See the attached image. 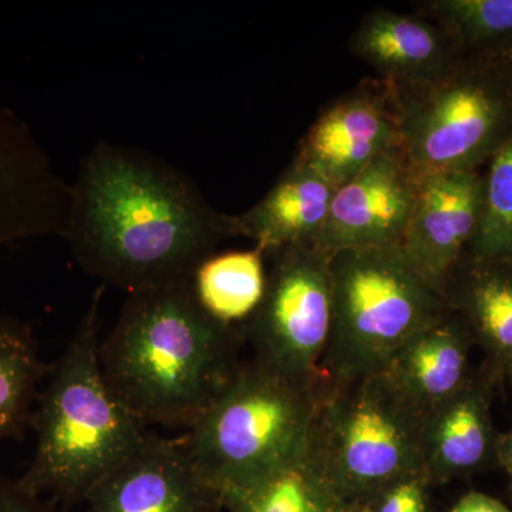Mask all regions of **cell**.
<instances>
[{"label":"cell","mask_w":512,"mask_h":512,"mask_svg":"<svg viewBox=\"0 0 512 512\" xmlns=\"http://www.w3.org/2000/svg\"><path fill=\"white\" fill-rule=\"evenodd\" d=\"M229 215L163 158L99 143L70 185L66 234L77 264L128 295L190 282L229 237Z\"/></svg>","instance_id":"1"},{"label":"cell","mask_w":512,"mask_h":512,"mask_svg":"<svg viewBox=\"0 0 512 512\" xmlns=\"http://www.w3.org/2000/svg\"><path fill=\"white\" fill-rule=\"evenodd\" d=\"M237 330L204 311L190 282L128 295L99 346L111 392L144 426L188 431L238 365Z\"/></svg>","instance_id":"2"},{"label":"cell","mask_w":512,"mask_h":512,"mask_svg":"<svg viewBox=\"0 0 512 512\" xmlns=\"http://www.w3.org/2000/svg\"><path fill=\"white\" fill-rule=\"evenodd\" d=\"M101 293H94L40 396L35 457L18 480L35 497L86 498L148 436L146 426L111 392L101 372Z\"/></svg>","instance_id":"3"},{"label":"cell","mask_w":512,"mask_h":512,"mask_svg":"<svg viewBox=\"0 0 512 512\" xmlns=\"http://www.w3.org/2000/svg\"><path fill=\"white\" fill-rule=\"evenodd\" d=\"M326 382H302L255 359L238 365L184 434L195 471L222 505L305 450Z\"/></svg>","instance_id":"4"},{"label":"cell","mask_w":512,"mask_h":512,"mask_svg":"<svg viewBox=\"0 0 512 512\" xmlns=\"http://www.w3.org/2000/svg\"><path fill=\"white\" fill-rule=\"evenodd\" d=\"M332 289L323 360L330 382L377 375L406 340L448 311L400 245L332 255Z\"/></svg>","instance_id":"5"},{"label":"cell","mask_w":512,"mask_h":512,"mask_svg":"<svg viewBox=\"0 0 512 512\" xmlns=\"http://www.w3.org/2000/svg\"><path fill=\"white\" fill-rule=\"evenodd\" d=\"M389 87L400 147L421 175L480 170L512 136V80L503 60L461 56L439 79Z\"/></svg>","instance_id":"6"},{"label":"cell","mask_w":512,"mask_h":512,"mask_svg":"<svg viewBox=\"0 0 512 512\" xmlns=\"http://www.w3.org/2000/svg\"><path fill=\"white\" fill-rule=\"evenodd\" d=\"M423 416L382 375L326 382L312 446L339 494L367 507L383 488L421 470Z\"/></svg>","instance_id":"7"},{"label":"cell","mask_w":512,"mask_h":512,"mask_svg":"<svg viewBox=\"0 0 512 512\" xmlns=\"http://www.w3.org/2000/svg\"><path fill=\"white\" fill-rule=\"evenodd\" d=\"M261 305L244 325L255 360L308 383H323L332 332V255L313 244L272 252Z\"/></svg>","instance_id":"8"},{"label":"cell","mask_w":512,"mask_h":512,"mask_svg":"<svg viewBox=\"0 0 512 512\" xmlns=\"http://www.w3.org/2000/svg\"><path fill=\"white\" fill-rule=\"evenodd\" d=\"M420 181L402 147L386 151L336 188L328 218L312 244L330 255L402 244Z\"/></svg>","instance_id":"9"},{"label":"cell","mask_w":512,"mask_h":512,"mask_svg":"<svg viewBox=\"0 0 512 512\" xmlns=\"http://www.w3.org/2000/svg\"><path fill=\"white\" fill-rule=\"evenodd\" d=\"M396 147L400 131L392 90L379 80L329 104L306 131L293 161L339 188Z\"/></svg>","instance_id":"10"},{"label":"cell","mask_w":512,"mask_h":512,"mask_svg":"<svg viewBox=\"0 0 512 512\" xmlns=\"http://www.w3.org/2000/svg\"><path fill=\"white\" fill-rule=\"evenodd\" d=\"M481 210V170L421 175L400 247L421 278L441 296L448 276L476 237Z\"/></svg>","instance_id":"11"},{"label":"cell","mask_w":512,"mask_h":512,"mask_svg":"<svg viewBox=\"0 0 512 512\" xmlns=\"http://www.w3.org/2000/svg\"><path fill=\"white\" fill-rule=\"evenodd\" d=\"M86 500L93 512H214L222 507L195 471L184 437L153 434L94 485Z\"/></svg>","instance_id":"12"},{"label":"cell","mask_w":512,"mask_h":512,"mask_svg":"<svg viewBox=\"0 0 512 512\" xmlns=\"http://www.w3.org/2000/svg\"><path fill=\"white\" fill-rule=\"evenodd\" d=\"M500 377L487 366L473 373L466 386L423 416L421 470L431 484L470 476L495 463V430L491 404Z\"/></svg>","instance_id":"13"},{"label":"cell","mask_w":512,"mask_h":512,"mask_svg":"<svg viewBox=\"0 0 512 512\" xmlns=\"http://www.w3.org/2000/svg\"><path fill=\"white\" fill-rule=\"evenodd\" d=\"M353 55L389 86H416L439 79L461 55L433 20L377 9L367 13L350 40Z\"/></svg>","instance_id":"14"},{"label":"cell","mask_w":512,"mask_h":512,"mask_svg":"<svg viewBox=\"0 0 512 512\" xmlns=\"http://www.w3.org/2000/svg\"><path fill=\"white\" fill-rule=\"evenodd\" d=\"M473 338L448 309L406 340L380 370L387 384L424 416L466 386Z\"/></svg>","instance_id":"15"},{"label":"cell","mask_w":512,"mask_h":512,"mask_svg":"<svg viewBox=\"0 0 512 512\" xmlns=\"http://www.w3.org/2000/svg\"><path fill=\"white\" fill-rule=\"evenodd\" d=\"M443 298L484 350V366L503 379L512 357V258L466 252L448 276Z\"/></svg>","instance_id":"16"},{"label":"cell","mask_w":512,"mask_h":512,"mask_svg":"<svg viewBox=\"0 0 512 512\" xmlns=\"http://www.w3.org/2000/svg\"><path fill=\"white\" fill-rule=\"evenodd\" d=\"M335 191L322 175L293 161L254 207L229 217V232L252 239L265 255L312 244L325 225Z\"/></svg>","instance_id":"17"},{"label":"cell","mask_w":512,"mask_h":512,"mask_svg":"<svg viewBox=\"0 0 512 512\" xmlns=\"http://www.w3.org/2000/svg\"><path fill=\"white\" fill-rule=\"evenodd\" d=\"M227 512H348L309 440L286 466L222 505Z\"/></svg>","instance_id":"18"},{"label":"cell","mask_w":512,"mask_h":512,"mask_svg":"<svg viewBox=\"0 0 512 512\" xmlns=\"http://www.w3.org/2000/svg\"><path fill=\"white\" fill-rule=\"evenodd\" d=\"M265 256L256 247L208 256L191 279L192 291L204 311L224 325H245L265 296Z\"/></svg>","instance_id":"19"},{"label":"cell","mask_w":512,"mask_h":512,"mask_svg":"<svg viewBox=\"0 0 512 512\" xmlns=\"http://www.w3.org/2000/svg\"><path fill=\"white\" fill-rule=\"evenodd\" d=\"M419 9L446 32L461 56L501 60L512 55V0H430Z\"/></svg>","instance_id":"20"},{"label":"cell","mask_w":512,"mask_h":512,"mask_svg":"<svg viewBox=\"0 0 512 512\" xmlns=\"http://www.w3.org/2000/svg\"><path fill=\"white\" fill-rule=\"evenodd\" d=\"M45 366L30 326L0 320V440L22 429Z\"/></svg>","instance_id":"21"},{"label":"cell","mask_w":512,"mask_h":512,"mask_svg":"<svg viewBox=\"0 0 512 512\" xmlns=\"http://www.w3.org/2000/svg\"><path fill=\"white\" fill-rule=\"evenodd\" d=\"M467 252L512 258V136L490 158L483 173L481 221Z\"/></svg>","instance_id":"22"},{"label":"cell","mask_w":512,"mask_h":512,"mask_svg":"<svg viewBox=\"0 0 512 512\" xmlns=\"http://www.w3.org/2000/svg\"><path fill=\"white\" fill-rule=\"evenodd\" d=\"M423 471L407 474L383 488L370 501V512H430L431 487Z\"/></svg>","instance_id":"23"},{"label":"cell","mask_w":512,"mask_h":512,"mask_svg":"<svg viewBox=\"0 0 512 512\" xmlns=\"http://www.w3.org/2000/svg\"><path fill=\"white\" fill-rule=\"evenodd\" d=\"M0 512H53L42 498L23 490L19 481L0 480Z\"/></svg>","instance_id":"24"},{"label":"cell","mask_w":512,"mask_h":512,"mask_svg":"<svg viewBox=\"0 0 512 512\" xmlns=\"http://www.w3.org/2000/svg\"><path fill=\"white\" fill-rule=\"evenodd\" d=\"M450 512H512L510 508L497 500L484 493L478 491H471L457 501L456 505L451 508Z\"/></svg>","instance_id":"25"},{"label":"cell","mask_w":512,"mask_h":512,"mask_svg":"<svg viewBox=\"0 0 512 512\" xmlns=\"http://www.w3.org/2000/svg\"><path fill=\"white\" fill-rule=\"evenodd\" d=\"M495 463L498 464L508 478L512 488V427L504 433H498L495 443Z\"/></svg>","instance_id":"26"},{"label":"cell","mask_w":512,"mask_h":512,"mask_svg":"<svg viewBox=\"0 0 512 512\" xmlns=\"http://www.w3.org/2000/svg\"><path fill=\"white\" fill-rule=\"evenodd\" d=\"M501 60H503L505 67H507L508 74H510V77L512 80V55L505 57V59H501Z\"/></svg>","instance_id":"27"},{"label":"cell","mask_w":512,"mask_h":512,"mask_svg":"<svg viewBox=\"0 0 512 512\" xmlns=\"http://www.w3.org/2000/svg\"><path fill=\"white\" fill-rule=\"evenodd\" d=\"M348 512H370L369 507H363V505H355L350 508Z\"/></svg>","instance_id":"28"},{"label":"cell","mask_w":512,"mask_h":512,"mask_svg":"<svg viewBox=\"0 0 512 512\" xmlns=\"http://www.w3.org/2000/svg\"><path fill=\"white\" fill-rule=\"evenodd\" d=\"M504 376H510V379L512 380V357L510 362H508L507 367H505Z\"/></svg>","instance_id":"29"},{"label":"cell","mask_w":512,"mask_h":512,"mask_svg":"<svg viewBox=\"0 0 512 512\" xmlns=\"http://www.w3.org/2000/svg\"><path fill=\"white\" fill-rule=\"evenodd\" d=\"M222 510H224V507L218 508V510L214 512H222Z\"/></svg>","instance_id":"30"}]
</instances>
